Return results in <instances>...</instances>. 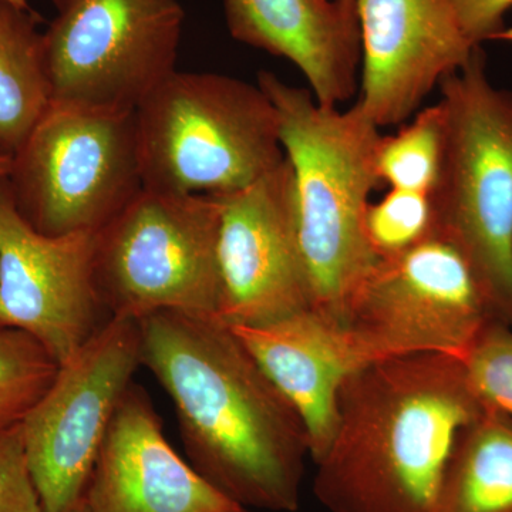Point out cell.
<instances>
[{"label":"cell","mask_w":512,"mask_h":512,"mask_svg":"<svg viewBox=\"0 0 512 512\" xmlns=\"http://www.w3.org/2000/svg\"><path fill=\"white\" fill-rule=\"evenodd\" d=\"M141 366L174 404L188 461L245 510L296 512L309 441L303 421L220 319L138 320Z\"/></svg>","instance_id":"1"},{"label":"cell","mask_w":512,"mask_h":512,"mask_svg":"<svg viewBox=\"0 0 512 512\" xmlns=\"http://www.w3.org/2000/svg\"><path fill=\"white\" fill-rule=\"evenodd\" d=\"M487 410L463 360L413 355L350 373L313 494L330 512H436L461 433Z\"/></svg>","instance_id":"2"},{"label":"cell","mask_w":512,"mask_h":512,"mask_svg":"<svg viewBox=\"0 0 512 512\" xmlns=\"http://www.w3.org/2000/svg\"><path fill=\"white\" fill-rule=\"evenodd\" d=\"M278 113L295 178V221L312 311L342 325L350 299L377 262L365 232L370 195L380 185V128L359 104L322 106L311 90L259 72Z\"/></svg>","instance_id":"3"},{"label":"cell","mask_w":512,"mask_h":512,"mask_svg":"<svg viewBox=\"0 0 512 512\" xmlns=\"http://www.w3.org/2000/svg\"><path fill=\"white\" fill-rule=\"evenodd\" d=\"M439 89L446 147L431 194L434 235L466 256L495 318L512 329V90L491 82L481 47Z\"/></svg>","instance_id":"4"},{"label":"cell","mask_w":512,"mask_h":512,"mask_svg":"<svg viewBox=\"0 0 512 512\" xmlns=\"http://www.w3.org/2000/svg\"><path fill=\"white\" fill-rule=\"evenodd\" d=\"M144 188L228 194L285 160L264 90L214 73L170 74L136 109Z\"/></svg>","instance_id":"5"},{"label":"cell","mask_w":512,"mask_h":512,"mask_svg":"<svg viewBox=\"0 0 512 512\" xmlns=\"http://www.w3.org/2000/svg\"><path fill=\"white\" fill-rule=\"evenodd\" d=\"M220 202L144 188L96 234L94 281L107 313L220 319Z\"/></svg>","instance_id":"6"},{"label":"cell","mask_w":512,"mask_h":512,"mask_svg":"<svg viewBox=\"0 0 512 512\" xmlns=\"http://www.w3.org/2000/svg\"><path fill=\"white\" fill-rule=\"evenodd\" d=\"M23 218L49 237L97 234L143 190L136 110L50 101L8 175Z\"/></svg>","instance_id":"7"},{"label":"cell","mask_w":512,"mask_h":512,"mask_svg":"<svg viewBox=\"0 0 512 512\" xmlns=\"http://www.w3.org/2000/svg\"><path fill=\"white\" fill-rule=\"evenodd\" d=\"M494 320L466 256L434 235L377 259L350 299L342 326L370 365L429 353L463 359Z\"/></svg>","instance_id":"8"},{"label":"cell","mask_w":512,"mask_h":512,"mask_svg":"<svg viewBox=\"0 0 512 512\" xmlns=\"http://www.w3.org/2000/svg\"><path fill=\"white\" fill-rule=\"evenodd\" d=\"M43 33L52 101L136 110L175 72L183 36L178 0H55Z\"/></svg>","instance_id":"9"},{"label":"cell","mask_w":512,"mask_h":512,"mask_svg":"<svg viewBox=\"0 0 512 512\" xmlns=\"http://www.w3.org/2000/svg\"><path fill=\"white\" fill-rule=\"evenodd\" d=\"M140 366V323L111 316L60 365L22 421L43 512H72L82 503L111 420Z\"/></svg>","instance_id":"10"},{"label":"cell","mask_w":512,"mask_h":512,"mask_svg":"<svg viewBox=\"0 0 512 512\" xmlns=\"http://www.w3.org/2000/svg\"><path fill=\"white\" fill-rule=\"evenodd\" d=\"M94 244L96 234L37 231L0 177V326L29 333L59 365L110 318L94 281Z\"/></svg>","instance_id":"11"},{"label":"cell","mask_w":512,"mask_h":512,"mask_svg":"<svg viewBox=\"0 0 512 512\" xmlns=\"http://www.w3.org/2000/svg\"><path fill=\"white\" fill-rule=\"evenodd\" d=\"M220 202V320L262 326L311 309L295 221V178L288 158Z\"/></svg>","instance_id":"12"},{"label":"cell","mask_w":512,"mask_h":512,"mask_svg":"<svg viewBox=\"0 0 512 512\" xmlns=\"http://www.w3.org/2000/svg\"><path fill=\"white\" fill-rule=\"evenodd\" d=\"M360 109L377 127L402 126L478 47L453 0H357Z\"/></svg>","instance_id":"13"},{"label":"cell","mask_w":512,"mask_h":512,"mask_svg":"<svg viewBox=\"0 0 512 512\" xmlns=\"http://www.w3.org/2000/svg\"><path fill=\"white\" fill-rule=\"evenodd\" d=\"M83 500L89 512H248L174 450L146 390L134 383L117 406Z\"/></svg>","instance_id":"14"},{"label":"cell","mask_w":512,"mask_h":512,"mask_svg":"<svg viewBox=\"0 0 512 512\" xmlns=\"http://www.w3.org/2000/svg\"><path fill=\"white\" fill-rule=\"evenodd\" d=\"M238 42L295 64L322 106L359 90L362 40L356 6L343 0H224Z\"/></svg>","instance_id":"15"},{"label":"cell","mask_w":512,"mask_h":512,"mask_svg":"<svg viewBox=\"0 0 512 512\" xmlns=\"http://www.w3.org/2000/svg\"><path fill=\"white\" fill-rule=\"evenodd\" d=\"M303 421L313 463L338 423L346 377L367 366L339 323L312 309L262 326H229Z\"/></svg>","instance_id":"16"},{"label":"cell","mask_w":512,"mask_h":512,"mask_svg":"<svg viewBox=\"0 0 512 512\" xmlns=\"http://www.w3.org/2000/svg\"><path fill=\"white\" fill-rule=\"evenodd\" d=\"M436 512H512V420L485 410L451 454Z\"/></svg>","instance_id":"17"},{"label":"cell","mask_w":512,"mask_h":512,"mask_svg":"<svg viewBox=\"0 0 512 512\" xmlns=\"http://www.w3.org/2000/svg\"><path fill=\"white\" fill-rule=\"evenodd\" d=\"M50 101L43 33L33 13L0 3V157L15 156Z\"/></svg>","instance_id":"18"},{"label":"cell","mask_w":512,"mask_h":512,"mask_svg":"<svg viewBox=\"0 0 512 512\" xmlns=\"http://www.w3.org/2000/svg\"><path fill=\"white\" fill-rule=\"evenodd\" d=\"M446 147V117L440 103L420 109L390 136H382L376 153L380 184L389 190L433 194L439 184Z\"/></svg>","instance_id":"19"},{"label":"cell","mask_w":512,"mask_h":512,"mask_svg":"<svg viewBox=\"0 0 512 512\" xmlns=\"http://www.w3.org/2000/svg\"><path fill=\"white\" fill-rule=\"evenodd\" d=\"M59 367L29 333L0 326V433L26 419L55 382Z\"/></svg>","instance_id":"20"},{"label":"cell","mask_w":512,"mask_h":512,"mask_svg":"<svg viewBox=\"0 0 512 512\" xmlns=\"http://www.w3.org/2000/svg\"><path fill=\"white\" fill-rule=\"evenodd\" d=\"M367 242L377 259L390 258L434 237L430 194L389 190L370 202L365 215Z\"/></svg>","instance_id":"21"},{"label":"cell","mask_w":512,"mask_h":512,"mask_svg":"<svg viewBox=\"0 0 512 512\" xmlns=\"http://www.w3.org/2000/svg\"><path fill=\"white\" fill-rule=\"evenodd\" d=\"M471 386L488 409L512 420V329L494 320L463 357Z\"/></svg>","instance_id":"22"},{"label":"cell","mask_w":512,"mask_h":512,"mask_svg":"<svg viewBox=\"0 0 512 512\" xmlns=\"http://www.w3.org/2000/svg\"><path fill=\"white\" fill-rule=\"evenodd\" d=\"M0 512H43L22 423L0 433Z\"/></svg>","instance_id":"23"},{"label":"cell","mask_w":512,"mask_h":512,"mask_svg":"<svg viewBox=\"0 0 512 512\" xmlns=\"http://www.w3.org/2000/svg\"><path fill=\"white\" fill-rule=\"evenodd\" d=\"M458 19L470 42L476 47L490 40H512L505 18L512 0H453Z\"/></svg>","instance_id":"24"},{"label":"cell","mask_w":512,"mask_h":512,"mask_svg":"<svg viewBox=\"0 0 512 512\" xmlns=\"http://www.w3.org/2000/svg\"><path fill=\"white\" fill-rule=\"evenodd\" d=\"M12 168V158L0 157V177L9 175Z\"/></svg>","instance_id":"25"},{"label":"cell","mask_w":512,"mask_h":512,"mask_svg":"<svg viewBox=\"0 0 512 512\" xmlns=\"http://www.w3.org/2000/svg\"><path fill=\"white\" fill-rule=\"evenodd\" d=\"M0 3H10V5L20 6V8H29L28 0H0Z\"/></svg>","instance_id":"26"},{"label":"cell","mask_w":512,"mask_h":512,"mask_svg":"<svg viewBox=\"0 0 512 512\" xmlns=\"http://www.w3.org/2000/svg\"><path fill=\"white\" fill-rule=\"evenodd\" d=\"M72 512H89V511H87L86 504H84V500H83L82 503L77 505V507L74 508V510Z\"/></svg>","instance_id":"27"},{"label":"cell","mask_w":512,"mask_h":512,"mask_svg":"<svg viewBox=\"0 0 512 512\" xmlns=\"http://www.w3.org/2000/svg\"><path fill=\"white\" fill-rule=\"evenodd\" d=\"M345 3H349V5L356 6L357 0H343Z\"/></svg>","instance_id":"28"}]
</instances>
